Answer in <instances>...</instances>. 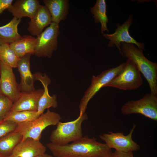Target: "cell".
I'll list each match as a JSON object with an SVG mask.
<instances>
[{
	"instance_id": "5",
	"label": "cell",
	"mask_w": 157,
	"mask_h": 157,
	"mask_svg": "<svg viewBox=\"0 0 157 157\" xmlns=\"http://www.w3.org/2000/svg\"><path fill=\"white\" fill-rule=\"evenodd\" d=\"M140 72L132 62L127 59L122 72L108 82L105 87H110L124 90L138 89L142 84Z\"/></svg>"
},
{
	"instance_id": "22",
	"label": "cell",
	"mask_w": 157,
	"mask_h": 157,
	"mask_svg": "<svg viewBox=\"0 0 157 157\" xmlns=\"http://www.w3.org/2000/svg\"><path fill=\"white\" fill-rule=\"evenodd\" d=\"M91 13L93 15L94 22L101 24V33L108 32L107 23L108 19L106 15V5L104 0H97L94 5L90 8Z\"/></svg>"
},
{
	"instance_id": "21",
	"label": "cell",
	"mask_w": 157,
	"mask_h": 157,
	"mask_svg": "<svg viewBox=\"0 0 157 157\" xmlns=\"http://www.w3.org/2000/svg\"><path fill=\"white\" fill-rule=\"evenodd\" d=\"M22 139L21 133L15 131L0 138V156L7 157L9 156Z\"/></svg>"
},
{
	"instance_id": "20",
	"label": "cell",
	"mask_w": 157,
	"mask_h": 157,
	"mask_svg": "<svg viewBox=\"0 0 157 157\" xmlns=\"http://www.w3.org/2000/svg\"><path fill=\"white\" fill-rule=\"evenodd\" d=\"M35 44V38L30 35H25L9 45L16 55L20 58L28 54L34 55Z\"/></svg>"
},
{
	"instance_id": "29",
	"label": "cell",
	"mask_w": 157,
	"mask_h": 157,
	"mask_svg": "<svg viewBox=\"0 0 157 157\" xmlns=\"http://www.w3.org/2000/svg\"><path fill=\"white\" fill-rule=\"evenodd\" d=\"M35 157H53L52 156L45 153L38 156Z\"/></svg>"
},
{
	"instance_id": "2",
	"label": "cell",
	"mask_w": 157,
	"mask_h": 157,
	"mask_svg": "<svg viewBox=\"0 0 157 157\" xmlns=\"http://www.w3.org/2000/svg\"><path fill=\"white\" fill-rule=\"evenodd\" d=\"M121 55L133 62L147 81L151 93L157 96V64L147 59L143 50L131 43H121Z\"/></svg>"
},
{
	"instance_id": "19",
	"label": "cell",
	"mask_w": 157,
	"mask_h": 157,
	"mask_svg": "<svg viewBox=\"0 0 157 157\" xmlns=\"http://www.w3.org/2000/svg\"><path fill=\"white\" fill-rule=\"evenodd\" d=\"M21 21V19L13 17L8 23L0 26V44H10L22 38L17 28Z\"/></svg>"
},
{
	"instance_id": "4",
	"label": "cell",
	"mask_w": 157,
	"mask_h": 157,
	"mask_svg": "<svg viewBox=\"0 0 157 157\" xmlns=\"http://www.w3.org/2000/svg\"><path fill=\"white\" fill-rule=\"evenodd\" d=\"M87 119V115L84 113L73 121L66 122L60 121L56 129L51 131L50 137L51 142L64 145L81 138L83 137L81 125Z\"/></svg>"
},
{
	"instance_id": "15",
	"label": "cell",
	"mask_w": 157,
	"mask_h": 157,
	"mask_svg": "<svg viewBox=\"0 0 157 157\" xmlns=\"http://www.w3.org/2000/svg\"><path fill=\"white\" fill-rule=\"evenodd\" d=\"M34 75L36 81H40L44 87L43 93L39 101L37 111L40 115L46 109H49L50 107L56 108L58 103L56 95L53 94L51 96L49 93L48 87L51 82L50 78L46 74L43 75L40 73L36 72Z\"/></svg>"
},
{
	"instance_id": "12",
	"label": "cell",
	"mask_w": 157,
	"mask_h": 157,
	"mask_svg": "<svg viewBox=\"0 0 157 157\" xmlns=\"http://www.w3.org/2000/svg\"><path fill=\"white\" fill-rule=\"evenodd\" d=\"M46 151V147L40 140L27 138L21 140L7 157H35Z\"/></svg>"
},
{
	"instance_id": "24",
	"label": "cell",
	"mask_w": 157,
	"mask_h": 157,
	"mask_svg": "<svg viewBox=\"0 0 157 157\" xmlns=\"http://www.w3.org/2000/svg\"><path fill=\"white\" fill-rule=\"evenodd\" d=\"M20 58L8 44H0V61L13 68H17Z\"/></svg>"
},
{
	"instance_id": "7",
	"label": "cell",
	"mask_w": 157,
	"mask_h": 157,
	"mask_svg": "<svg viewBox=\"0 0 157 157\" xmlns=\"http://www.w3.org/2000/svg\"><path fill=\"white\" fill-rule=\"evenodd\" d=\"M121 110L124 115L140 114L157 122V96L147 93L139 99L127 101Z\"/></svg>"
},
{
	"instance_id": "6",
	"label": "cell",
	"mask_w": 157,
	"mask_h": 157,
	"mask_svg": "<svg viewBox=\"0 0 157 157\" xmlns=\"http://www.w3.org/2000/svg\"><path fill=\"white\" fill-rule=\"evenodd\" d=\"M124 65V63L117 67L106 70L96 76H92L91 84L85 92L80 101L79 105V115H81L85 113L90 100L101 88L105 87L108 82L122 72Z\"/></svg>"
},
{
	"instance_id": "18",
	"label": "cell",
	"mask_w": 157,
	"mask_h": 157,
	"mask_svg": "<svg viewBox=\"0 0 157 157\" xmlns=\"http://www.w3.org/2000/svg\"><path fill=\"white\" fill-rule=\"evenodd\" d=\"M43 2L51 16L52 22L59 25L67 17L69 4L67 0H44Z\"/></svg>"
},
{
	"instance_id": "14",
	"label": "cell",
	"mask_w": 157,
	"mask_h": 157,
	"mask_svg": "<svg viewBox=\"0 0 157 157\" xmlns=\"http://www.w3.org/2000/svg\"><path fill=\"white\" fill-rule=\"evenodd\" d=\"M44 92L38 89L29 92H21L18 99L13 104L11 110L37 111L39 101Z\"/></svg>"
},
{
	"instance_id": "25",
	"label": "cell",
	"mask_w": 157,
	"mask_h": 157,
	"mask_svg": "<svg viewBox=\"0 0 157 157\" xmlns=\"http://www.w3.org/2000/svg\"><path fill=\"white\" fill-rule=\"evenodd\" d=\"M13 104L8 98L0 94V122L3 120L11 110Z\"/></svg>"
},
{
	"instance_id": "1",
	"label": "cell",
	"mask_w": 157,
	"mask_h": 157,
	"mask_svg": "<svg viewBox=\"0 0 157 157\" xmlns=\"http://www.w3.org/2000/svg\"><path fill=\"white\" fill-rule=\"evenodd\" d=\"M46 145L55 157H110L113 153L105 143L87 135L66 145L51 142Z\"/></svg>"
},
{
	"instance_id": "13",
	"label": "cell",
	"mask_w": 157,
	"mask_h": 157,
	"mask_svg": "<svg viewBox=\"0 0 157 157\" xmlns=\"http://www.w3.org/2000/svg\"><path fill=\"white\" fill-rule=\"evenodd\" d=\"M31 55L28 54L20 58L18 63L17 68L21 78L18 87L21 92H29L35 90L34 83L35 78L30 70V59Z\"/></svg>"
},
{
	"instance_id": "28",
	"label": "cell",
	"mask_w": 157,
	"mask_h": 157,
	"mask_svg": "<svg viewBox=\"0 0 157 157\" xmlns=\"http://www.w3.org/2000/svg\"><path fill=\"white\" fill-rule=\"evenodd\" d=\"M110 157H134L133 152H125L115 151Z\"/></svg>"
},
{
	"instance_id": "23",
	"label": "cell",
	"mask_w": 157,
	"mask_h": 157,
	"mask_svg": "<svg viewBox=\"0 0 157 157\" xmlns=\"http://www.w3.org/2000/svg\"><path fill=\"white\" fill-rule=\"evenodd\" d=\"M40 115L37 111L10 110L3 120L12 122L18 124L32 121Z\"/></svg>"
},
{
	"instance_id": "3",
	"label": "cell",
	"mask_w": 157,
	"mask_h": 157,
	"mask_svg": "<svg viewBox=\"0 0 157 157\" xmlns=\"http://www.w3.org/2000/svg\"><path fill=\"white\" fill-rule=\"evenodd\" d=\"M61 119L59 114L47 109L46 113H43L35 119L18 124L14 131L21 133L22 140L30 138L40 140L42 131L49 126L56 125Z\"/></svg>"
},
{
	"instance_id": "10",
	"label": "cell",
	"mask_w": 157,
	"mask_h": 157,
	"mask_svg": "<svg viewBox=\"0 0 157 157\" xmlns=\"http://www.w3.org/2000/svg\"><path fill=\"white\" fill-rule=\"evenodd\" d=\"M12 67L0 61V94L8 98L13 103L21 92Z\"/></svg>"
},
{
	"instance_id": "9",
	"label": "cell",
	"mask_w": 157,
	"mask_h": 157,
	"mask_svg": "<svg viewBox=\"0 0 157 157\" xmlns=\"http://www.w3.org/2000/svg\"><path fill=\"white\" fill-rule=\"evenodd\" d=\"M136 126V125H133L129 133L126 135H125L123 132L110 131L108 133L100 135L99 138L111 149L125 152L137 151L140 149V146L133 140L132 138Z\"/></svg>"
},
{
	"instance_id": "8",
	"label": "cell",
	"mask_w": 157,
	"mask_h": 157,
	"mask_svg": "<svg viewBox=\"0 0 157 157\" xmlns=\"http://www.w3.org/2000/svg\"><path fill=\"white\" fill-rule=\"evenodd\" d=\"M60 33L59 25L52 22L37 36L34 55L39 57L51 58L57 48L58 38Z\"/></svg>"
},
{
	"instance_id": "27",
	"label": "cell",
	"mask_w": 157,
	"mask_h": 157,
	"mask_svg": "<svg viewBox=\"0 0 157 157\" xmlns=\"http://www.w3.org/2000/svg\"><path fill=\"white\" fill-rule=\"evenodd\" d=\"M13 0H0V15L6 9H8L12 4Z\"/></svg>"
},
{
	"instance_id": "11",
	"label": "cell",
	"mask_w": 157,
	"mask_h": 157,
	"mask_svg": "<svg viewBox=\"0 0 157 157\" xmlns=\"http://www.w3.org/2000/svg\"><path fill=\"white\" fill-rule=\"evenodd\" d=\"M133 17L130 15L127 20L122 25L117 23L116 24L117 28L115 32L112 34L103 33V36L105 39L110 40L108 46L115 47V45L121 54L120 46L122 42L131 43L136 44L138 48L145 50V44L143 43L137 41L130 35L129 31V27L132 25Z\"/></svg>"
},
{
	"instance_id": "30",
	"label": "cell",
	"mask_w": 157,
	"mask_h": 157,
	"mask_svg": "<svg viewBox=\"0 0 157 157\" xmlns=\"http://www.w3.org/2000/svg\"><path fill=\"white\" fill-rule=\"evenodd\" d=\"M0 157H1V156H0Z\"/></svg>"
},
{
	"instance_id": "17",
	"label": "cell",
	"mask_w": 157,
	"mask_h": 157,
	"mask_svg": "<svg viewBox=\"0 0 157 157\" xmlns=\"http://www.w3.org/2000/svg\"><path fill=\"white\" fill-rule=\"evenodd\" d=\"M28 22L27 31L33 36H37L44 28L52 22L51 16L45 6L41 5L34 16Z\"/></svg>"
},
{
	"instance_id": "26",
	"label": "cell",
	"mask_w": 157,
	"mask_h": 157,
	"mask_svg": "<svg viewBox=\"0 0 157 157\" xmlns=\"http://www.w3.org/2000/svg\"><path fill=\"white\" fill-rule=\"evenodd\" d=\"M17 124L13 122L3 120L0 122V138L14 131Z\"/></svg>"
},
{
	"instance_id": "16",
	"label": "cell",
	"mask_w": 157,
	"mask_h": 157,
	"mask_svg": "<svg viewBox=\"0 0 157 157\" xmlns=\"http://www.w3.org/2000/svg\"><path fill=\"white\" fill-rule=\"evenodd\" d=\"M40 6L38 0H17L8 10L14 17L17 19L27 17L31 19L35 14Z\"/></svg>"
}]
</instances>
